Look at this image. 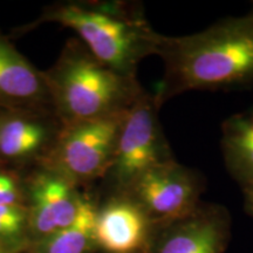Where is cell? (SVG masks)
Here are the masks:
<instances>
[{
	"label": "cell",
	"mask_w": 253,
	"mask_h": 253,
	"mask_svg": "<svg viewBox=\"0 0 253 253\" xmlns=\"http://www.w3.org/2000/svg\"><path fill=\"white\" fill-rule=\"evenodd\" d=\"M157 55L164 75L155 91L162 106L191 90L253 84V6L248 13L217 21L188 36H164Z\"/></svg>",
	"instance_id": "obj_1"
},
{
	"label": "cell",
	"mask_w": 253,
	"mask_h": 253,
	"mask_svg": "<svg viewBox=\"0 0 253 253\" xmlns=\"http://www.w3.org/2000/svg\"><path fill=\"white\" fill-rule=\"evenodd\" d=\"M47 23L72 28L97 60L134 78L142 60L157 55L163 37L151 27L141 6L129 1L56 2L19 32L26 33Z\"/></svg>",
	"instance_id": "obj_2"
},
{
	"label": "cell",
	"mask_w": 253,
	"mask_h": 253,
	"mask_svg": "<svg viewBox=\"0 0 253 253\" xmlns=\"http://www.w3.org/2000/svg\"><path fill=\"white\" fill-rule=\"evenodd\" d=\"M42 73L62 125L126 113L144 93L137 78L104 65L80 39H69L54 65Z\"/></svg>",
	"instance_id": "obj_3"
},
{
	"label": "cell",
	"mask_w": 253,
	"mask_h": 253,
	"mask_svg": "<svg viewBox=\"0 0 253 253\" xmlns=\"http://www.w3.org/2000/svg\"><path fill=\"white\" fill-rule=\"evenodd\" d=\"M155 93L144 90L126 113L115 156L102 179L109 194L125 192L145 172L175 160L158 120Z\"/></svg>",
	"instance_id": "obj_4"
},
{
	"label": "cell",
	"mask_w": 253,
	"mask_h": 253,
	"mask_svg": "<svg viewBox=\"0 0 253 253\" xmlns=\"http://www.w3.org/2000/svg\"><path fill=\"white\" fill-rule=\"evenodd\" d=\"M128 112L62 125L52 150L40 166L55 170L78 186L103 179L113 163Z\"/></svg>",
	"instance_id": "obj_5"
},
{
	"label": "cell",
	"mask_w": 253,
	"mask_h": 253,
	"mask_svg": "<svg viewBox=\"0 0 253 253\" xmlns=\"http://www.w3.org/2000/svg\"><path fill=\"white\" fill-rule=\"evenodd\" d=\"M23 177L32 245L71 225L87 195L60 172L40 164Z\"/></svg>",
	"instance_id": "obj_6"
},
{
	"label": "cell",
	"mask_w": 253,
	"mask_h": 253,
	"mask_svg": "<svg viewBox=\"0 0 253 253\" xmlns=\"http://www.w3.org/2000/svg\"><path fill=\"white\" fill-rule=\"evenodd\" d=\"M204 182L195 170L176 160L145 172L125 192L143 209L154 224L191 212L201 203Z\"/></svg>",
	"instance_id": "obj_7"
},
{
	"label": "cell",
	"mask_w": 253,
	"mask_h": 253,
	"mask_svg": "<svg viewBox=\"0 0 253 253\" xmlns=\"http://www.w3.org/2000/svg\"><path fill=\"white\" fill-rule=\"evenodd\" d=\"M230 233L226 209L201 202L185 216L156 225L144 253H224Z\"/></svg>",
	"instance_id": "obj_8"
},
{
	"label": "cell",
	"mask_w": 253,
	"mask_h": 253,
	"mask_svg": "<svg viewBox=\"0 0 253 253\" xmlns=\"http://www.w3.org/2000/svg\"><path fill=\"white\" fill-rule=\"evenodd\" d=\"M62 122L55 113L0 112V167L17 170L42 162L52 150Z\"/></svg>",
	"instance_id": "obj_9"
},
{
	"label": "cell",
	"mask_w": 253,
	"mask_h": 253,
	"mask_svg": "<svg viewBox=\"0 0 253 253\" xmlns=\"http://www.w3.org/2000/svg\"><path fill=\"white\" fill-rule=\"evenodd\" d=\"M156 224L126 194H109L97 205L95 240L101 253H144Z\"/></svg>",
	"instance_id": "obj_10"
},
{
	"label": "cell",
	"mask_w": 253,
	"mask_h": 253,
	"mask_svg": "<svg viewBox=\"0 0 253 253\" xmlns=\"http://www.w3.org/2000/svg\"><path fill=\"white\" fill-rule=\"evenodd\" d=\"M55 113L43 73L34 67L0 32V112Z\"/></svg>",
	"instance_id": "obj_11"
},
{
	"label": "cell",
	"mask_w": 253,
	"mask_h": 253,
	"mask_svg": "<svg viewBox=\"0 0 253 253\" xmlns=\"http://www.w3.org/2000/svg\"><path fill=\"white\" fill-rule=\"evenodd\" d=\"M221 130L225 166L243 188L253 181V107L227 119Z\"/></svg>",
	"instance_id": "obj_12"
},
{
	"label": "cell",
	"mask_w": 253,
	"mask_h": 253,
	"mask_svg": "<svg viewBox=\"0 0 253 253\" xmlns=\"http://www.w3.org/2000/svg\"><path fill=\"white\" fill-rule=\"evenodd\" d=\"M96 199L87 195L77 219L65 229L28 246L25 253H96Z\"/></svg>",
	"instance_id": "obj_13"
},
{
	"label": "cell",
	"mask_w": 253,
	"mask_h": 253,
	"mask_svg": "<svg viewBox=\"0 0 253 253\" xmlns=\"http://www.w3.org/2000/svg\"><path fill=\"white\" fill-rule=\"evenodd\" d=\"M0 244L15 253L26 251L30 245L26 207L0 205Z\"/></svg>",
	"instance_id": "obj_14"
},
{
	"label": "cell",
	"mask_w": 253,
	"mask_h": 253,
	"mask_svg": "<svg viewBox=\"0 0 253 253\" xmlns=\"http://www.w3.org/2000/svg\"><path fill=\"white\" fill-rule=\"evenodd\" d=\"M0 205H24V177L18 170L0 167Z\"/></svg>",
	"instance_id": "obj_15"
},
{
	"label": "cell",
	"mask_w": 253,
	"mask_h": 253,
	"mask_svg": "<svg viewBox=\"0 0 253 253\" xmlns=\"http://www.w3.org/2000/svg\"><path fill=\"white\" fill-rule=\"evenodd\" d=\"M243 194H244V204L245 210L248 211L249 214L253 217V181L249 184L243 186Z\"/></svg>",
	"instance_id": "obj_16"
},
{
	"label": "cell",
	"mask_w": 253,
	"mask_h": 253,
	"mask_svg": "<svg viewBox=\"0 0 253 253\" xmlns=\"http://www.w3.org/2000/svg\"><path fill=\"white\" fill-rule=\"evenodd\" d=\"M0 253H15L12 251V250H9L8 248H6V246L0 244Z\"/></svg>",
	"instance_id": "obj_17"
}]
</instances>
